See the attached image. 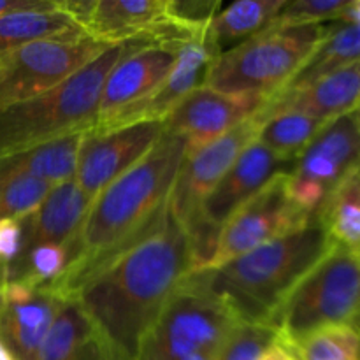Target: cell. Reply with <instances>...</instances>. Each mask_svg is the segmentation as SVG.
I'll use <instances>...</instances> for the list:
<instances>
[{
	"instance_id": "cell-28",
	"label": "cell",
	"mask_w": 360,
	"mask_h": 360,
	"mask_svg": "<svg viewBox=\"0 0 360 360\" xmlns=\"http://www.w3.org/2000/svg\"><path fill=\"white\" fill-rule=\"evenodd\" d=\"M276 343L280 338L271 323L241 322L214 360H259Z\"/></svg>"
},
{
	"instance_id": "cell-29",
	"label": "cell",
	"mask_w": 360,
	"mask_h": 360,
	"mask_svg": "<svg viewBox=\"0 0 360 360\" xmlns=\"http://www.w3.org/2000/svg\"><path fill=\"white\" fill-rule=\"evenodd\" d=\"M347 0H295L285 2L278 16L267 28L301 27V25H326L338 21Z\"/></svg>"
},
{
	"instance_id": "cell-33",
	"label": "cell",
	"mask_w": 360,
	"mask_h": 360,
	"mask_svg": "<svg viewBox=\"0 0 360 360\" xmlns=\"http://www.w3.org/2000/svg\"><path fill=\"white\" fill-rule=\"evenodd\" d=\"M338 23L360 25V0H348L343 13L338 18Z\"/></svg>"
},
{
	"instance_id": "cell-38",
	"label": "cell",
	"mask_w": 360,
	"mask_h": 360,
	"mask_svg": "<svg viewBox=\"0 0 360 360\" xmlns=\"http://www.w3.org/2000/svg\"><path fill=\"white\" fill-rule=\"evenodd\" d=\"M359 171H360V169H359Z\"/></svg>"
},
{
	"instance_id": "cell-18",
	"label": "cell",
	"mask_w": 360,
	"mask_h": 360,
	"mask_svg": "<svg viewBox=\"0 0 360 360\" xmlns=\"http://www.w3.org/2000/svg\"><path fill=\"white\" fill-rule=\"evenodd\" d=\"M94 200L74 179L53 186L44 202L32 214L21 218L23 250L37 245H72L79 236L83 221Z\"/></svg>"
},
{
	"instance_id": "cell-7",
	"label": "cell",
	"mask_w": 360,
	"mask_h": 360,
	"mask_svg": "<svg viewBox=\"0 0 360 360\" xmlns=\"http://www.w3.org/2000/svg\"><path fill=\"white\" fill-rule=\"evenodd\" d=\"M109 46L112 44L76 28L4 53L0 55V109L65 83Z\"/></svg>"
},
{
	"instance_id": "cell-21",
	"label": "cell",
	"mask_w": 360,
	"mask_h": 360,
	"mask_svg": "<svg viewBox=\"0 0 360 360\" xmlns=\"http://www.w3.org/2000/svg\"><path fill=\"white\" fill-rule=\"evenodd\" d=\"M285 2L287 0H239L218 11L207 27V37L218 55L266 30Z\"/></svg>"
},
{
	"instance_id": "cell-13",
	"label": "cell",
	"mask_w": 360,
	"mask_h": 360,
	"mask_svg": "<svg viewBox=\"0 0 360 360\" xmlns=\"http://www.w3.org/2000/svg\"><path fill=\"white\" fill-rule=\"evenodd\" d=\"M214 46L211 44L207 32L179 48L178 58L165 79L146 97L120 109L109 118L95 123L90 132L102 134L109 130L123 129L143 122H164L169 112L195 88L204 86L211 65L218 58Z\"/></svg>"
},
{
	"instance_id": "cell-4",
	"label": "cell",
	"mask_w": 360,
	"mask_h": 360,
	"mask_svg": "<svg viewBox=\"0 0 360 360\" xmlns=\"http://www.w3.org/2000/svg\"><path fill=\"white\" fill-rule=\"evenodd\" d=\"M326 30L327 25L266 28L221 53L207 72L206 86L221 94L276 97L319 48Z\"/></svg>"
},
{
	"instance_id": "cell-14",
	"label": "cell",
	"mask_w": 360,
	"mask_h": 360,
	"mask_svg": "<svg viewBox=\"0 0 360 360\" xmlns=\"http://www.w3.org/2000/svg\"><path fill=\"white\" fill-rule=\"evenodd\" d=\"M63 301L51 285L0 281V341L18 360H34Z\"/></svg>"
},
{
	"instance_id": "cell-39",
	"label": "cell",
	"mask_w": 360,
	"mask_h": 360,
	"mask_svg": "<svg viewBox=\"0 0 360 360\" xmlns=\"http://www.w3.org/2000/svg\"><path fill=\"white\" fill-rule=\"evenodd\" d=\"M359 252H360V250H359Z\"/></svg>"
},
{
	"instance_id": "cell-15",
	"label": "cell",
	"mask_w": 360,
	"mask_h": 360,
	"mask_svg": "<svg viewBox=\"0 0 360 360\" xmlns=\"http://www.w3.org/2000/svg\"><path fill=\"white\" fill-rule=\"evenodd\" d=\"M178 51L143 41L127 42L125 53L104 81L95 123L153 91L171 72Z\"/></svg>"
},
{
	"instance_id": "cell-25",
	"label": "cell",
	"mask_w": 360,
	"mask_h": 360,
	"mask_svg": "<svg viewBox=\"0 0 360 360\" xmlns=\"http://www.w3.org/2000/svg\"><path fill=\"white\" fill-rule=\"evenodd\" d=\"M330 241L360 250V171L348 176L316 214Z\"/></svg>"
},
{
	"instance_id": "cell-26",
	"label": "cell",
	"mask_w": 360,
	"mask_h": 360,
	"mask_svg": "<svg viewBox=\"0 0 360 360\" xmlns=\"http://www.w3.org/2000/svg\"><path fill=\"white\" fill-rule=\"evenodd\" d=\"M283 347L294 360H360V333L352 323L327 326Z\"/></svg>"
},
{
	"instance_id": "cell-17",
	"label": "cell",
	"mask_w": 360,
	"mask_h": 360,
	"mask_svg": "<svg viewBox=\"0 0 360 360\" xmlns=\"http://www.w3.org/2000/svg\"><path fill=\"white\" fill-rule=\"evenodd\" d=\"M301 111L323 123L360 111V62L326 74L308 86L281 91L259 112L260 118L278 111Z\"/></svg>"
},
{
	"instance_id": "cell-8",
	"label": "cell",
	"mask_w": 360,
	"mask_h": 360,
	"mask_svg": "<svg viewBox=\"0 0 360 360\" xmlns=\"http://www.w3.org/2000/svg\"><path fill=\"white\" fill-rule=\"evenodd\" d=\"M360 169V112L326 123L288 174L292 200L316 218L330 193Z\"/></svg>"
},
{
	"instance_id": "cell-12",
	"label": "cell",
	"mask_w": 360,
	"mask_h": 360,
	"mask_svg": "<svg viewBox=\"0 0 360 360\" xmlns=\"http://www.w3.org/2000/svg\"><path fill=\"white\" fill-rule=\"evenodd\" d=\"M164 136V122H143L109 132H84L74 181L91 200L146 157Z\"/></svg>"
},
{
	"instance_id": "cell-2",
	"label": "cell",
	"mask_w": 360,
	"mask_h": 360,
	"mask_svg": "<svg viewBox=\"0 0 360 360\" xmlns=\"http://www.w3.org/2000/svg\"><path fill=\"white\" fill-rule=\"evenodd\" d=\"M333 241L319 218L299 231L188 278L225 302L241 322L269 323L283 299L329 252Z\"/></svg>"
},
{
	"instance_id": "cell-22",
	"label": "cell",
	"mask_w": 360,
	"mask_h": 360,
	"mask_svg": "<svg viewBox=\"0 0 360 360\" xmlns=\"http://www.w3.org/2000/svg\"><path fill=\"white\" fill-rule=\"evenodd\" d=\"M76 28L81 27L60 9L56 0H48L41 7L13 11L0 16V55Z\"/></svg>"
},
{
	"instance_id": "cell-40",
	"label": "cell",
	"mask_w": 360,
	"mask_h": 360,
	"mask_svg": "<svg viewBox=\"0 0 360 360\" xmlns=\"http://www.w3.org/2000/svg\"><path fill=\"white\" fill-rule=\"evenodd\" d=\"M359 112H360V111H359Z\"/></svg>"
},
{
	"instance_id": "cell-6",
	"label": "cell",
	"mask_w": 360,
	"mask_h": 360,
	"mask_svg": "<svg viewBox=\"0 0 360 360\" xmlns=\"http://www.w3.org/2000/svg\"><path fill=\"white\" fill-rule=\"evenodd\" d=\"M241 320L188 276L141 343L136 360H214Z\"/></svg>"
},
{
	"instance_id": "cell-10",
	"label": "cell",
	"mask_w": 360,
	"mask_h": 360,
	"mask_svg": "<svg viewBox=\"0 0 360 360\" xmlns=\"http://www.w3.org/2000/svg\"><path fill=\"white\" fill-rule=\"evenodd\" d=\"M260 125L262 120L255 115L213 143L185 155L169 195V211L183 227H192L199 220L204 200L227 174L239 155L257 139Z\"/></svg>"
},
{
	"instance_id": "cell-11",
	"label": "cell",
	"mask_w": 360,
	"mask_h": 360,
	"mask_svg": "<svg viewBox=\"0 0 360 360\" xmlns=\"http://www.w3.org/2000/svg\"><path fill=\"white\" fill-rule=\"evenodd\" d=\"M271 97L257 94H221L210 86H199L181 98L164 120V132L185 141V155L200 150L259 115Z\"/></svg>"
},
{
	"instance_id": "cell-1",
	"label": "cell",
	"mask_w": 360,
	"mask_h": 360,
	"mask_svg": "<svg viewBox=\"0 0 360 360\" xmlns=\"http://www.w3.org/2000/svg\"><path fill=\"white\" fill-rule=\"evenodd\" d=\"M192 271L188 231L167 210L148 238L97 271L74 302L116 360H136L148 330Z\"/></svg>"
},
{
	"instance_id": "cell-23",
	"label": "cell",
	"mask_w": 360,
	"mask_h": 360,
	"mask_svg": "<svg viewBox=\"0 0 360 360\" xmlns=\"http://www.w3.org/2000/svg\"><path fill=\"white\" fill-rule=\"evenodd\" d=\"M360 62V25H347L334 21L327 25L326 35L319 48L313 51L308 62L302 65L297 76L288 83L283 91L308 86L326 74Z\"/></svg>"
},
{
	"instance_id": "cell-36",
	"label": "cell",
	"mask_w": 360,
	"mask_h": 360,
	"mask_svg": "<svg viewBox=\"0 0 360 360\" xmlns=\"http://www.w3.org/2000/svg\"><path fill=\"white\" fill-rule=\"evenodd\" d=\"M352 326H355V327H357V330H359V333H360V315L357 316V320H355V322L352 323Z\"/></svg>"
},
{
	"instance_id": "cell-32",
	"label": "cell",
	"mask_w": 360,
	"mask_h": 360,
	"mask_svg": "<svg viewBox=\"0 0 360 360\" xmlns=\"http://www.w3.org/2000/svg\"><path fill=\"white\" fill-rule=\"evenodd\" d=\"M48 0H0V16L7 13H13V11H21V9H30V7H41Z\"/></svg>"
},
{
	"instance_id": "cell-20",
	"label": "cell",
	"mask_w": 360,
	"mask_h": 360,
	"mask_svg": "<svg viewBox=\"0 0 360 360\" xmlns=\"http://www.w3.org/2000/svg\"><path fill=\"white\" fill-rule=\"evenodd\" d=\"M83 134H74L0 157V181L13 178H35L56 186L74 179L77 150Z\"/></svg>"
},
{
	"instance_id": "cell-35",
	"label": "cell",
	"mask_w": 360,
	"mask_h": 360,
	"mask_svg": "<svg viewBox=\"0 0 360 360\" xmlns=\"http://www.w3.org/2000/svg\"><path fill=\"white\" fill-rule=\"evenodd\" d=\"M0 360H18L16 355H14L2 341H0Z\"/></svg>"
},
{
	"instance_id": "cell-16",
	"label": "cell",
	"mask_w": 360,
	"mask_h": 360,
	"mask_svg": "<svg viewBox=\"0 0 360 360\" xmlns=\"http://www.w3.org/2000/svg\"><path fill=\"white\" fill-rule=\"evenodd\" d=\"M294 165L295 162L280 158L255 139L204 200L197 221L221 229L239 206L260 192L273 178L290 172Z\"/></svg>"
},
{
	"instance_id": "cell-37",
	"label": "cell",
	"mask_w": 360,
	"mask_h": 360,
	"mask_svg": "<svg viewBox=\"0 0 360 360\" xmlns=\"http://www.w3.org/2000/svg\"><path fill=\"white\" fill-rule=\"evenodd\" d=\"M0 281H2V273H0Z\"/></svg>"
},
{
	"instance_id": "cell-30",
	"label": "cell",
	"mask_w": 360,
	"mask_h": 360,
	"mask_svg": "<svg viewBox=\"0 0 360 360\" xmlns=\"http://www.w3.org/2000/svg\"><path fill=\"white\" fill-rule=\"evenodd\" d=\"M220 9V0H171L169 6L172 20L193 28L210 27Z\"/></svg>"
},
{
	"instance_id": "cell-24",
	"label": "cell",
	"mask_w": 360,
	"mask_h": 360,
	"mask_svg": "<svg viewBox=\"0 0 360 360\" xmlns=\"http://www.w3.org/2000/svg\"><path fill=\"white\" fill-rule=\"evenodd\" d=\"M260 125L257 141L280 158L295 162L308 148L313 137L326 125L301 111H278L266 116Z\"/></svg>"
},
{
	"instance_id": "cell-27",
	"label": "cell",
	"mask_w": 360,
	"mask_h": 360,
	"mask_svg": "<svg viewBox=\"0 0 360 360\" xmlns=\"http://www.w3.org/2000/svg\"><path fill=\"white\" fill-rule=\"evenodd\" d=\"M51 188L53 185L35 178H13L0 181V220H20L32 214L44 202Z\"/></svg>"
},
{
	"instance_id": "cell-19",
	"label": "cell",
	"mask_w": 360,
	"mask_h": 360,
	"mask_svg": "<svg viewBox=\"0 0 360 360\" xmlns=\"http://www.w3.org/2000/svg\"><path fill=\"white\" fill-rule=\"evenodd\" d=\"M34 360H116L77 302L60 308Z\"/></svg>"
},
{
	"instance_id": "cell-9",
	"label": "cell",
	"mask_w": 360,
	"mask_h": 360,
	"mask_svg": "<svg viewBox=\"0 0 360 360\" xmlns=\"http://www.w3.org/2000/svg\"><path fill=\"white\" fill-rule=\"evenodd\" d=\"M288 174L290 172L271 179L221 225L217 252L207 269H218L236 257L299 231L315 220L292 200Z\"/></svg>"
},
{
	"instance_id": "cell-5",
	"label": "cell",
	"mask_w": 360,
	"mask_h": 360,
	"mask_svg": "<svg viewBox=\"0 0 360 360\" xmlns=\"http://www.w3.org/2000/svg\"><path fill=\"white\" fill-rule=\"evenodd\" d=\"M360 315V252L336 245L299 280L269 323L281 345L327 326L354 323Z\"/></svg>"
},
{
	"instance_id": "cell-3",
	"label": "cell",
	"mask_w": 360,
	"mask_h": 360,
	"mask_svg": "<svg viewBox=\"0 0 360 360\" xmlns=\"http://www.w3.org/2000/svg\"><path fill=\"white\" fill-rule=\"evenodd\" d=\"M125 48L109 46L65 83L0 109V157L94 129L104 81Z\"/></svg>"
},
{
	"instance_id": "cell-34",
	"label": "cell",
	"mask_w": 360,
	"mask_h": 360,
	"mask_svg": "<svg viewBox=\"0 0 360 360\" xmlns=\"http://www.w3.org/2000/svg\"><path fill=\"white\" fill-rule=\"evenodd\" d=\"M259 360H294V359L290 357V354H288L287 348H285L283 345L276 343L273 345V347H271Z\"/></svg>"
},
{
	"instance_id": "cell-31",
	"label": "cell",
	"mask_w": 360,
	"mask_h": 360,
	"mask_svg": "<svg viewBox=\"0 0 360 360\" xmlns=\"http://www.w3.org/2000/svg\"><path fill=\"white\" fill-rule=\"evenodd\" d=\"M23 250V224L14 218L0 220V267L13 264Z\"/></svg>"
}]
</instances>
